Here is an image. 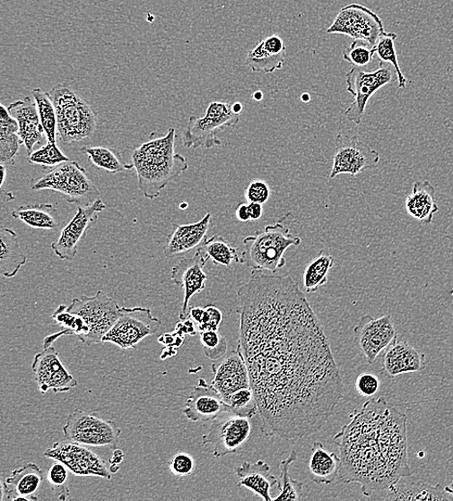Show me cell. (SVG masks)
Listing matches in <instances>:
<instances>
[{"mask_svg":"<svg viewBox=\"0 0 453 501\" xmlns=\"http://www.w3.org/2000/svg\"><path fill=\"white\" fill-rule=\"evenodd\" d=\"M237 350L247 363L268 438L294 441L319 432L344 398L330 341L298 282L251 272L237 290Z\"/></svg>","mask_w":453,"mask_h":501,"instance_id":"1","label":"cell"},{"mask_svg":"<svg viewBox=\"0 0 453 501\" xmlns=\"http://www.w3.org/2000/svg\"><path fill=\"white\" fill-rule=\"evenodd\" d=\"M349 419L333 441L341 458L338 477L343 482L359 484L362 494L371 497L411 475L406 415L380 396L370 398Z\"/></svg>","mask_w":453,"mask_h":501,"instance_id":"2","label":"cell"},{"mask_svg":"<svg viewBox=\"0 0 453 501\" xmlns=\"http://www.w3.org/2000/svg\"><path fill=\"white\" fill-rule=\"evenodd\" d=\"M132 164L137 175L138 187L145 198L157 199L176 177L187 170L181 154L175 151V130L166 136L148 141L132 153Z\"/></svg>","mask_w":453,"mask_h":501,"instance_id":"3","label":"cell"},{"mask_svg":"<svg viewBox=\"0 0 453 501\" xmlns=\"http://www.w3.org/2000/svg\"><path fill=\"white\" fill-rule=\"evenodd\" d=\"M287 216L244 239L245 250L240 263L253 269V272H269L272 274L286 265L285 252L301 244V238L292 235L291 228L283 223Z\"/></svg>","mask_w":453,"mask_h":501,"instance_id":"4","label":"cell"},{"mask_svg":"<svg viewBox=\"0 0 453 501\" xmlns=\"http://www.w3.org/2000/svg\"><path fill=\"white\" fill-rule=\"evenodd\" d=\"M48 95L57 110V134L61 143L70 145L94 134L97 114L72 88L59 84L50 90Z\"/></svg>","mask_w":453,"mask_h":501,"instance_id":"5","label":"cell"},{"mask_svg":"<svg viewBox=\"0 0 453 501\" xmlns=\"http://www.w3.org/2000/svg\"><path fill=\"white\" fill-rule=\"evenodd\" d=\"M31 189L54 190L77 205H90L100 199L99 189L78 161L69 160L53 167Z\"/></svg>","mask_w":453,"mask_h":501,"instance_id":"6","label":"cell"},{"mask_svg":"<svg viewBox=\"0 0 453 501\" xmlns=\"http://www.w3.org/2000/svg\"><path fill=\"white\" fill-rule=\"evenodd\" d=\"M240 121V114L235 113L233 104L213 101L204 117L191 116L183 133L185 148L212 149L222 146L218 133L226 127L235 126Z\"/></svg>","mask_w":453,"mask_h":501,"instance_id":"7","label":"cell"},{"mask_svg":"<svg viewBox=\"0 0 453 501\" xmlns=\"http://www.w3.org/2000/svg\"><path fill=\"white\" fill-rule=\"evenodd\" d=\"M68 311L79 315L88 331L85 345L103 341L106 333L117 323L120 307L109 295L99 290L94 297L74 298L68 307Z\"/></svg>","mask_w":453,"mask_h":501,"instance_id":"8","label":"cell"},{"mask_svg":"<svg viewBox=\"0 0 453 501\" xmlns=\"http://www.w3.org/2000/svg\"><path fill=\"white\" fill-rule=\"evenodd\" d=\"M391 64L380 62L379 67L373 72L354 67L346 73L347 91L354 97L353 102L345 111L350 122L360 125L370 99L386 85L395 80L396 72Z\"/></svg>","mask_w":453,"mask_h":501,"instance_id":"9","label":"cell"},{"mask_svg":"<svg viewBox=\"0 0 453 501\" xmlns=\"http://www.w3.org/2000/svg\"><path fill=\"white\" fill-rule=\"evenodd\" d=\"M63 433L70 442L86 446L115 448L121 429L115 421L100 418L95 412L75 410L67 418Z\"/></svg>","mask_w":453,"mask_h":501,"instance_id":"10","label":"cell"},{"mask_svg":"<svg viewBox=\"0 0 453 501\" xmlns=\"http://www.w3.org/2000/svg\"><path fill=\"white\" fill-rule=\"evenodd\" d=\"M161 319L149 307H120L117 323L106 333L102 342H110L122 350L135 349L136 345L160 330Z\"/></svg>","mask_w":453,"mask_h":501,"instance_id":"11","label":"cell"},{"mask_svg":"<svg viewBox=\"0 0 453 501\" xmlns=\"http://www.w3.org/2000/svg\"><path fill=\"white\" fill-rule=\"evenodd\" d=\"M380 162V154L358 135L339 134L335 139V151L331 178L339 175H357L375 168Z\"/></svg>","mask_w":453,"mask_h":501,"instance_id":"12","label":"cell"},{"mask_svg":"<svg viewBox=\"0 0 453 501\" xmlns=\"http://www.w3.org/2000/svg\"><path fill=\"white\" fill-rule=\"evenodd\" d=\"M386 32L382 19L372 10L361 4H350L339 11L329 34H343L355 40L368 43L372 48Z\"/></svg>","mask_w":453,"mask_h":501,"instance_id":"13","label":"cell"},{"mask_svg":"<svg viewBox=\"0 0 453 501\" xmlns=\"http://www.w3.org/2000/svg\"><path fill=\"white\" fill-rule=\"evenodd\" d=\"M251 423L248 418L223 413L213 420L211 428L203 436L205 446H213V455L221 458L240 452L248 440Z\"/></svg>","mask_w":453,"mask_h":501,"instance_id":"14","label":"cell"},{"mask_svg":"<svg viewBox=\"0 0 453 501\" xmlns=\"http://www.w3.org/2000/svg\"><path fill=\"white\" fill-rule=\"evenodd\" d=\"M44 456L63 462L77 477L111 479L106 462L83 445L70 441L57 442L47 449Z\"/></svg>","mask_w":453,"mask_h":501,"instance_id":"15","label":"cell"},{"mask_svg":"<svg viewBox=\"0 0 453 501\" xmlns=\"http://www.w3.org/2000/svg\"><path fill=\"white\" fill-rule=\"evenodd\" d=\"M353 331L355 343L369 364L375 363L381 352L397 341V333L389 315L379 318L363 315Z\"/></svg>","mask_w":453,"mask_h":501,"instance_id":"16","label":"cell"},{"mask_svg":"<svg viewBox=\"0 0 453 501\" xmlns=\"http://www.w3.org/2000/svg\"><path fill=\"white\" fill-rule=\"evenodd\" d=\"M108 208L102 199H98L90 205H78L77 213L71 222L62 229L52 249L62 261H72L77 255L81 240L88 230L97 222L98 214Z\"/></svg>","mask_w":453,"mask_h":501,"instance_id":"17","label":"cell"},{"mask_svg":"<svg viewBox=\"0 0 453 501\" xmlns=\"http://www.w3.org/2000/svg\"><path fill=\"white\" fill-rule=\"evenodd\" d=\"M32 370L38 388L43 394L50 390L54 391L55 393H67L78 385V381L62 364L54 344L36 354L32 363Z\"/></svg>","mask_w":453,"mask_h":501,"instance_id":"18","label":"cell"},{"mask_svg":"<svg viewBox=\"0 0 453 501\" xmlns=\"http://www.w3.org/2000/svg\"><path fill=\"white\" fill-rule=\"evenodd\" d=\"M209 261L207 256L197 249L195 256L183 259L172 268L171 280L176 286L183 289L184 299L179 317L182 321L188 318L190 301L196 294L205 290L207 274L205 266Z\"/></svg>","mask_w":453,"mask_h":501,"instance_id":"19","label":"cell"},{"mask_svg":"<svg viewBox=\"0 0 453 501\" xmlns=\"http://www.w3.org/2000/svg\"><path fill=\"white\" fill-rule=\"evenodd\" d=\"M223 413L234 414L232 407L223 401L212 384H208L205 379H200L187 397L183 409L185 417L193 422H207Z\"/></svg>","mask_w":453,"mask_h":501,"instance_id":"20","label":"cell"},{"mask_svg":"<svg viewBox=\"0 0 453 501\" xmlns=\"http://www.w3.org/2000/svg\"><path fill=\"white\" fill-rule=\"evenodd\" d=\"M212 385L228 403L231 395L245 388H250L248 368L243 355L237 350L226 357L219 365L212 367Z\"/></svg>","mask_w":453,"mask_h":501,"instance_id":"21","label":"cell"},{"mask_svg":"<svg viewBox=\"0 0 453 501\" xmlns=\"http://www.w3.org/2000/svg\"><path fill=\"white\" fill-rule=\"evenodd\" d=\"M8 110L19 124V134L30 156L35 145L42 143L45 134L36 101L33 97L18 99L8 107Z\"/></svg>","mask_w":453,"mask_h":501,"instance_id":"22","label":"cell"},{"mask_svg":"<svg viewBox=\"0 0 453 501\" xmlns=\"http://www.w3.org/2000/svg\"><path fill=\"white\" fill-rule=\"evenodd\" d=\"M212 224V215L207 213L203 220L193 224H173L168 237L165 254L168 258H174L201 246Z\"/></svg>","mask_w":453,"mask_h":501,"instance_id":"23","label":"cell"},{"mask_svg":"<svg viewBox=\"0 0 453 501\" xmlns=\"http://www.w3.org/2000/svg\"><path fill=\"white\" fill-rule=\"evenodd\" d=\"M286 56V47L278 35H271L262 39L246 58V65L254 73H271L282 70Z\"/></svg>","mask_w":453,"mask_h":501,"instance_id":"24","label":"cell"},{"mask_svg":"<svg viewBox=\"0 0 453 501\" xmlns=\"http://www.w3.org/2000/svg\"><path fill=\"white\" fill-rule=\"evenodd\" d=\"M402 478L391 489L388 490L385 499L392 500H453V483L447 487L431 485L424 481Z\"/></svg>","mask_w":453,"mask_h":501,"instance_id":"25","label":"cell"},{"mask_svg":"<svg viewBox=\"0 0 453 501\" xmlns=\"http://www.w3.org/2000/svg\"><path fill=\"white\" fill-rule=\"evenodd\" d=\"M43 480L44 473L41 468L29 462L13 471L3 483V497L6 495L9 500H37L35 494L39 491Z\"/></svg>","mask_w":453,"mask_h":501,"instance_id":"26","label":"cell"},{"mask_svg":"<svg viewBox=\"0 0 453 501\" xmlns=\"http://www.w3.org/2000/svg\"><path fill=\"white\" fill-rule=\"evenodd\" d=\"M235 473L239 479L238 487L246 488L264 501H273L271 490L279 482L272 474L267 462L262 460L256 462H244L235 469Z\"/></svg>","mask_w":453,"mask_h":501,"instance_id":"27","label":"cell"},{"mask_svg":"<svg viewBox=\"0 0 453 501\" xmlns=\"http://www.w3.org/2000/svg\"><path fill=\"white\" fill-rule=\"evenodd\" d=\"M424 367V355L414 350L407 341H396L384 355V368L388 376L419 372Z\"/></svg>","mask_w":453,"mask_h":501,"instance_id":"28","label":"cell"},{"mask_svg":"<svg viewBox=\"0 0 453 501\" xmlns=\"http://www.w3.org/2000/svg\"><path fill=\"white\" fill-rule=\"evenodd\" d=\"M405 208L410 216L423 224H431L439 212L436 191L430 181H418L413 185L411 194L406 198Z\"/></svg>","mask_w":453,"mask_h":501,"instance_id":"29","label":"cell"},{"mask_svg":"<svg viewBox=\"0 0 453 501\" xmlns=\"http://www.w3.org/2000/svg\"><path fill=\"white\" fill-rule=\"evenodd\" d=\"M311 480L318 485H329L335 481L341 470V458L325 449L320 442H314L309 462Z\"/></svg>","mask_w":453,"mask_h":501,"instance_id":"30","label":"cell"},{"mask_svg":"<svg viewBox=\"0 0 453 501\" xmlns=\"http://www.w3.org/2000/svg\"><path fill=\"white\" fill-rule=\"evenodd\" d=\"M27 255L21 249L14 230L4 228L0 230V273L6 278L15 277L27 263Z\"/></svg>","mask_w":453,"mask_h":501,"instance_id":"31","label":"cell"},{"mask_svg":"<svg viewBox=\"0 0 453 501\" xmlns=\"http://www.w3.org/2000/svg\"><path fill=\"white\" fill-rule=\"evenodd\" d=\"M22 144L18 122L12 117L8 108L0 106V162L5 166L15 165Z\"/></svg>","mask_w":453,"mask_h":501,"instance_id":"32","label":"cell"},{"mask_svg":"<svg viewBox=\"0 0 453 501\" xmlns=\"http://www.w3.org/2000/svg\"><path fill=\"white\" fill-rule=\"evenodd\" d=\"M12 216L37 229L57 230L61 222L58 211L50 203L22 205Z\"/></svg>","mask_w":453,"mask_h":501,"instance_id":"33","label":"cell"},{"mask_svg":"<svg viewBox=\"0 0 453 501\" xmlns=\"http://www.w3.org/2000/svg\"><path fill=\"white\" fill-rule=\"evenodd\" d=\"M335 265L334 256L321 251L316 259H313L306 267L303 281L307 293H314L328 281L331 269Z\"/></svg>","mask_w":453,"mask_h":501,"instance_id":"34","label":"cell"},{"mask_svg":"<svg viewBox=\"0 0 453 501\" xmlns=\"http://www.w3.org/2000/svg\"><path fill=\"white\" fill-rule=\"evenodd\" d=\"M198 249L215 264L231 266L234 263L241 262V255H239L237 249L221 236L206 238Z\"/></svg>","mask_w":453,"mask_h":501,"instance_id":"35","label":"cell"},{"mask_svg":"<svg viewBox=\"0 0 453 501\" xmlns=\"http://www.w3.org/2000/svg\"><path fill=\"white\" fill-rule=\"evenodd\" d=\"M32 97L36 101L38 113H39L48 143H57V118L52 99H50L48 92H44L40 88L33 90Z\"/></svg>","mask_w":453,"mask_h":501,"instance_id":"36","label":"cell"},{"mask_svg":"<svg viewBox=\"0 0 453 501\" xmlns=\"http://www.w3.org/2000/svg\"><path fill=\"white\" fill-rule=\"evenodd\" d=\"M81 151L86 154L88 159L98 167L108 173L117 174L126 170L134 169L133 164H124L121 162L117 154L104 147L87 146L81 149Z\"/></svg>","mask_w":453,"mask_h":501,"instance_id":"37","label":"cell"},{"mask_svg":"<svg viewBox=\"0 0 453 501\" xmlns=\"http://www.w3.org/2000/svg\"><path fill=\"white\" fill-rule=\"evenodd\" d=\"M297 460V453L292 451L288 457L281 462V486L280 494L273 500H294L300 501L301 499V495H303L304 483L299 482L292 479L291 473H289V469H291L293 462Z\"/></svg>","mask_w":453,"mask_h":501,"instance_id":"38","label":"cell"},{"mask_svg":"<svg viewBox=\"0 0 453 501\" xmlns=\"http://www.w3.org/2000/svg\"><path fill=\"white\" fill-rule=\"evenodd\" d=\"M396 38L397 35L396 33L384 32L374 47L375 56H377L381 62L391 64L396 73L398 87L405 89L408 81L399 66L396 49Z\"/></svg>","mask_w":453,"mask_h":501,"instance_id":"39","label":"cell"},{"mask_svg":"<svg viewBox=\"0 0 453 501\" xmlns=\"http://www.w3.org/2000/svg\"><path fill=\"white\" fill-rule=\"evenodd\" d=\"M228 404L232 407L234 415L248 419L258 415L255 393L251 387L235 392Z\"/></svg>","mask_w":453,"mask_h":501,"instance_id":"40","label":"cell"},{"mask_svg":"<svg viewBox=\"0 0 453 501\" xmlns=\"http://www.w3.org/2000/svg\"><path fill=\"white\" fill-rule=\"evenodd\" d=\"M69 469L59 461H55L48 471V482L59 500H66L70 495L68 488Z\"/></svg>","mask_w":453,"mask_h":501,"instance_id":"41","label":"cell"},{"mask_svg":"<svg viewBox=\"0 0 453 501\" xmlns=\"http://www.w3.org/2000/svg\"><path fill=\"white\" fill-rule=\"evenodd\" d=\"M375 56V49L368 43L355 40L349 48L344 49L343 57L352 65L364 68L370 65Z\"/></svg>","mask_w":453,"mask_h":501,"instance_id":"42","label":"cell"},{"mask_svg":"<svg viewBox=\"0 0 453 501\" xmlns=\"http://www.w3.org/2000/svg\"><path fill=\"white\" fill-rule=\"evenodd\" d=\"M200 342L203 344L205 356L212 361H216L228 351V341L219 331L200 332Z\"/></svg>","mask_w":453,"mask_h":501,"instance_id":"43","label":"cell"},{"mask_svg":"<svg viewBox=\"0 0 453 501\" xmlns=\"http://www.w3.org/2000/svg\"><path fill=\"white\" fill-rule=\"evenodd\" d=\"M69 158L58 148L57 143H50L39 150L33 151L29 156V162L45 167H55L63 162L69 161Z\"/></svg>","mask_w":453,"mask_h":501,"instance_id":"44","label":"cell"},{"mask_svg":"<svg viewBox=\"0 0 453 501\" xmlns=\"http://www.w3.org/2000/svg\"><path fill=\"white\" fill-rule=\"evenodd\" d=\"M169 467L175 477L186 478L194 472L196 462L190 454L180 453L172 457L169 462Z\"/></svg>","mask_w":453,"mask_h":501,"instance_id":"45","label":"cell"},{"mask_svg":"<svg viewBox=\"0 0 453 501\" xmlns=\"http://www.w3.org/2000/svg\"><path fill=\"white\" fill-rule=\"evenodd\" d=\"M271 196V189L267 183L256 179L250 182L246 190L245 197L248 203H266Z\"/></svg>","mask_w":453,"mask_h":501,"instance_id":"46","label":"cell"},{"mask_svg":"<svg viewBox=\"0 0 453 501\" xmlns=\"http://www.w3.org/2000/svg\"><path fill=\"white\" fill-rule=\"evenodd\" d=\"M380 389V380L379 377L369 372L362 374L356 381L357 392L364 397H372Z\"/></svg>","mask_w":453,"mask_h":501,"instance_id":"47","label":"cell"},{"mask_svg":"<svg viewBox=\"0 0 453 501\" xmlns=\"http://www.w3.org/2000/svg\"><path fill=\"white\" fill-rule=\"evenodd\" d=\"M205 316L203 323L197 326L198 332H205V331H219L220 326L222 323L223 315L221 312L220 308L209 305L205 307Z\"/></svg>","mask_w":453,"mask_h":501,"instance_id":"48","label":"cell"},{"mask_svg":"<svg viewBox=\"0 0 453 501\" xmlns=\"http://www.w3.org/2000/svg\"><path fill=\"white\" fill-rule=\"evenodd\" d=\"M248 207L250 216V221L259 220L263 214V204L258 203H248Z\"/></svg>","mask_w":453,"mask_h":501,"instance_id":"49","label":"cell"},{"mask_svg":"<svg viewBox=\"0 0 453 501\" xmlns=\"http://www.w3.org/2000/svg\"><path fill=\"white\" fill-rule=\"evenodd\" d=\"M205 312V307H193L190 308V312H188V317H190L198 326L201 323H203Z\"/></svg>","mask_w":453,"mask_h":501,"instance_id":"50","label":"cell"},{"mask_svg":"<svg viewBox=\"0 0 453 501\" xmlns=\"http://www.w3.org/2000/svg\"><path fill=\"white\" fill-rule=\"evenodd\" d=\"M237 220L240 222L247 223L250 221L248 203H240L236 209Z\"/></svg>","mask_w":453,"mask_h":501,"instance_id":"51","label":"cell"},{"mask_svg":"<svg viewBox=\"0 0 453 501\" xmlns=\"http://www.w3.org/2000/svg\"><path fill=\"white\" fill-rule=\"evenodd\" d=\"M14 199H15V196L13 195L11 192H7L4 188H2V200L4 202H11Z\"/></svg>","mask_w":453,"mask_h":501,"instance_id":"52","label":"cell"},{"mask_svg":"<svg viewBox=\"0 0 453 501\" xmlns=\"http://www.w3.org/2000/svg\"><path fill=\"white\" fill-rule=\"evenodd\" d=\"M233 109L235 113L241 114V112L243 111V106L240 104V102H235V104H233Z\"/></svg>","mask_w":453,"mask_h":501,"instance_id":"53","label":"cell"},{"mask_svg":"<svg viewBox=\"0 0 453 501\" xmlns=\"http://www.w3.org/2000/svg\"><path fill=\"white\" fill-rule=\"evenodd\" d=\"M6 166L2 164V173H3V179H2V188H4L5 179H6Z\"/></svg>","mask_w":453,"mask_h":501,"instance_id":"54","label":"cell"},{"mask_svg":"<svg viewBox=\"0 0 453 501\" xmlns=\"http://www.w3.org/2000/svg\"><path fill=\"white\" fill-rule=\"evenodd\" d=\"M254 99L257 101H260L263 99V93L261 91H257L254 94Z\"/></svg>","mask_w":453,"mask_h":501,"instance_id":"55","label":"cell"},{"mask_svg":"<svg viewBox=\"0 0 453 501\" xmlns=\"http://www.w3.org/2000/svg\"><path fill=\"white\" fill-rule=\"evenodd\" d=\"M301 99L305 102H309L310 100V97L308 94H304L303 96L301 97Z\"/></svg>","mask_w":453,"mask_h":501,"instance_id":"56","label":"cell"}]
</instances>
